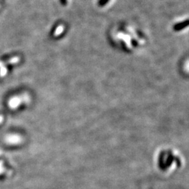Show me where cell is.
Segmentation results:
<instances>
[{"label":"cell","instance_id":"obj_1","mask_svg":"<svg viewBox=\"0 0 189 189\" xmlns=\"http://www.w3.org/2000/svg\"><path fill=\"white\" fill-rule=\"evenodd\" d=\"M189 25V20H187L186 21H184V22H180V23L179 24H177V25H175V26L174 27V30H182V29H184L185 28V27H186L187 26Z\"/></svg>","mask_w":189,"mask_h":189},{"label":"cell","instance_id":"obj_2","mask_svg":"<svg viewBox=\"0 0 189 189\" xmlns=\"http://www.w3.org/2000/svg\"><path fill=\"white\" fill-rule=\"evenodd\" d=\"M108 1L109 0H100V1H99V4H100V6H104L107 4Z\"/></svg>","mask_w":189,"mask_h":189},{"label":"cell","instance_id":"obj_3","mask_svg":"<svg viewBox=\"0 0 189 189\" xmlns=\"http://www.w3.org/2000/svg\"><path fill=\"white\" fill-rule=\"evenodd\" d=\"M60 2L62 3V4H63V5H65V4H67V0H60Z\"/></svg>","mask_w":189,"mask_h":189}]
</instances>
